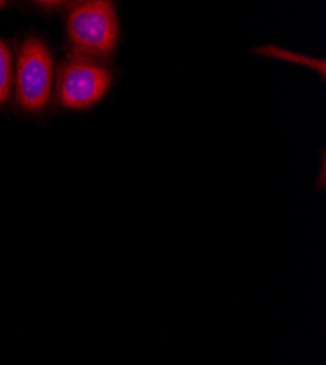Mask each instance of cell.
Listing matches in <instances>:
<instances>
[{
  "label": "cell",
  "mask_w": 326,
  "mask_h": 365,
  "mask_svg": "<svg viewBox=\"0 0 326 365\" xmlns=\"http://www.w3.org/2000/svg\"><path fill=\"white\" fill-rule=\"evenodd\" d=\"M66 34L75 54L103 62L116 51L121 37L114 4L91 0L76 5L66 18Z\"/></svg>",
  "instance_id": "obj_1"
},
{
  "label": "cell",
  "mask_w": 326,
  "mask_h": 365,
  "mask_svg": "<svg viewBox=\"0 0 326 365\" xmlns=\"http://www.w3.org/2000/svg\"><path fill=\"white\" fill-rule=\"evenodd\" d=\"M53 83L54 60L50 47L40 37L25 38L14 72L16 103L26 113H41L51 98Z\"/></svg>",
  "instance_id": "obj_2"
},
{
  "label": "cell",
  "mask_w": 326,
  "mask_h": 365,
  "mask_svg": "<svg viewBox=\"0 0 326 365\" xmlns=\"http://www.w3.org/2000/svg\"><path fill=\"white\" fill-rule=\"evenodd\" d=\"M111 82V71L103 62L73 53L58 73L57 101L66 110H88L104 98Z\"/></svg>",
  "instance_id": "obj_3"
},
{
  "label": "cell",
  "mask_w": 326,
  "mask_h": 365,
  "mask_svg": "<svg viewBox=\"0 0 326 365\" xmlns=\"http://www.w3.org/2000/svg\"><path fill=\"white\" fill-rule=\"evenodd\" d=\"M14 72L12 51L4 40H0V106H5L11 97Z\"/></svg>",
  "instance_id": "obj_4"
},
{
  "label": "cell",
  "mask_w": 326,
  "mask_h": 365,
  "mask_svg": "<svg viewBox=\"0 0 326 365\" xmlns=\"http://www.w3.org/2000/svg\"><path fill=\"white\" fill-rule=\"evenodd\" d=\"M255 53L263 54V56H272L275 58H284V60H290V62H294L295 65H303L307 66L313 71H319V73L322 76H325V60H316L307 56H303L300 53H294V51H288L284 48H278L275 46H265V47H259L255 50Z\"/></svg>",
  "instance_id": "obj_5"
},
{
  "label": "cell",
  "mask_w": 326,
  "mask_h": 365,
  "mask_svg": "<svg viewBox=\"0 0 326 365\" xmlns=\"http://www.w3.org/2000/svg\"><path fill=\"white\" fill-rule=\"evenodd\" d=\"M40 8H46V9H61L63 5V2H39L37 4Z\"/></svg>",
  "instance_id": "obj_6"
},
{
  "label": "cell",
  "mask_w": 326,
  "mask_h": 365,
  "mask_svg": "<svg viewBox=\"0 0 326 365\" xmlns=\"http://www.w3.org/2000/svg\"><path fill=\"white\" fill-rule=\"evenodd\" d=\"M8 4L6 2H0V9H2V8H5Z\"/></svg>",
  "instance_id": "obj_7"
}]
</instances>
